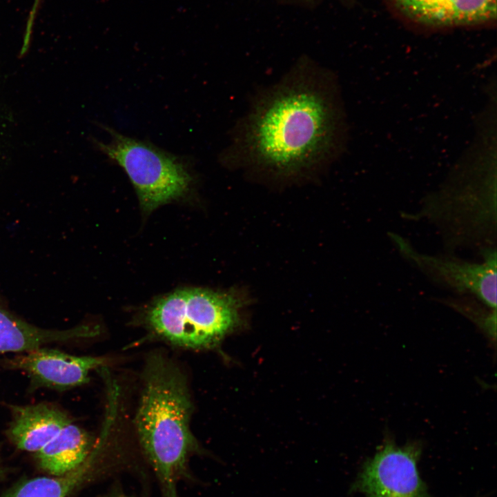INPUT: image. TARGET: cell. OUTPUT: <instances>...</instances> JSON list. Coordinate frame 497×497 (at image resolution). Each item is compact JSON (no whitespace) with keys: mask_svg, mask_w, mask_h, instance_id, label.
<instances>
[{"mask_svg":"<svg viewBox=\"0 0 497 497\" xmlns=\"http://www.w3.org/2000/svg\"><path fill=\"white\" fill-rule=\"evenodd\" d=\"M345 129L335 77L302 59L256 95L221 160L275 177H297L335 160Z\"/></svg>","mask_w":497,"mask_h":497,"instance_id":"cell-1","label":"cell"},{"mask_svg":"<svg viewBox=\"0 0 497 497\" xmlns=\"http://www.w3.org/2000/svg\"><path fill=\"white\" fill-rule=\"evenodd\" d=\"M192 402L181 371L161 353L147 360L135 418L138 438L164 497H178L177 485L198 445L190 429Z\"/></svg>","mask_w":497,"mask_h":497,"instance_id":"cell-2","label":"cell"},{"mask_svg":"<svg viewBox=\"0 0 497 497\" xmlns=\"http://www.w3.org/2000/svg\"><path fill=\"white\" fill-rule=\"evenodd\" d=\"M496 206L495 177L474 173L451 178L425 196L415 211H403L401 216L434 226L447 253L465 248L479 251L496 246Z\"/></svg>","mask_w":497,"mask_h":497,"instance_id":"cell-3","label":"cell"},{"mask_svg":"<svg viewBox=\"0 0 497 497\" xmlns=\"http://www.w3.org/2000/svg\"><path fill=\"white\" fill-rule=\"evenodd\" d=\"M244 298L232 291L185 289L167 294L148 308L149 329L172 344L193 349L215 348L244 326Z\"/></svg>","mask_w":497,"mask_h":497,"instance_id":"cell-4","label":"cell"},{"mask_svg":"<svg viewBox=\"0 0 497 497\" xmlns=\"http://www.w3.org/2000/svg\"><path fill=\"white\" fill-rule=\"evenodd\" d=\"M103 127L110 140L102 142L92 138L91 142L126 172L137 193L142 210L149 213L187 193L192 179L177 157L152 144Z\"/></svg>","mask_w":497,"mask_h":497,"instance_id":"cell-5","label":"cell"},{"mask_svg":"<svg viewBox=\"0 0 497 497\" xmlns=\"http://www.w3.org/2000/svg\"><path fill=\"white\" fill-rule=\"evenodd\" d=\"M387 234L399 254L431 282L456 295H471L496 309V246L480 250L481 261L471 262L454 253H422L406 237L394 232Z\"/></svg>","mask_w":497,"mask_h":497,"instance_id":"cell-6","label":"cell"},{"mask_svg":"<svg viewBox=\"0 0 497 497\" xmlns=\"http://www.w3.org/2000/svg\"><path fill=\"white\" fill-rule=\"evenodd\" d=\"M419 442L397 446L387 437L364 464L353 488L367 497H427L418 474Z\"/></svg>","mask_w":497,"mask_h":497,"instance_id":"cell-7","label":"cell"},{"mask_svg":"<svg viewBox=\"0 0 497 497\" xmlns=\"http://www.w3.org/2000/svg\"><path fill=\"white\" fill-rule=\"evenodd\" d=\"M106 362L101 357L74 355L41 347L6 358L3 364L26 373L32 388L63 391L88 382L90 372Z\"/></svg>","mask_w":497,"mask_h":497,"instance_id":"cell-8","label":"cell"},{"mask_svg":"<svg viewBox=\"0 0 497 497\" xmlns=\"http://www.w3.org/2000/svg\"><path fill=\"white\" fill-rule=\"evenodd\" d=\"M9 408L12 420L6 434L21 450L38 452L72 422L65 412L49 403L11 405Z\"/></svg>","mask_w":497,"mask_h":497,"instance_id":"cell-9","label":"cell"},{"mask_svg":"<svg viewBox=\"0 0 497 497\" xmlns=\"http://www.w3.org/2000/svg\"><path fill=\"white\" fill-rule=\"evenodd\" d=\"M413 19L429 24H470L496 16V0H391Z\"/></svg>","mask_w":497,"mask_h":497,"instance_id":"cell-10","label":"cell"},{"mask_svg":"<svg viewBox=\"0 0 497 497\" xmlns=\"http://www.w3.org/2000/svg\"><path fill=\"white\" fill-rule=\"evenodd\" d=\"M96 333L86 325L64 330L40 328L19 318L0 302V353H23L51 343L92 337Z\"/></svg>","mask_w":497,"mask_h":497,"instance_id":"cell-11","label":"cell"},{"mask_svg":"<svg viewBox=\"0 0 497 497\" xmlns=\"http://www.w3.org/2000/svg\"><path fill=\"white\" fill-rule=\"evenodd\" d=\"M90 450L91 440L87 432L70 422L36 454L40 466L57 476L81 465Z\"/></svg>","mask_w":497,"mask_h":497,"instance_id":"cell-12","label":"cell"},{"mask_svg":"<svg viewBox=\"0 0 497 497\" xmlns=\"http://www.w3.org/2000/svg\"><path fill=\"white\" fill-rule=\"evenodd\" d=\"M95 454L75 470L55 478L40 477L27 481L8 497H67L83 480Z\"/></svg>","mask_w":497,"mask_h":497,"instance_id":"cell-13","label":"cell"},{"mask_svg":"<svg viewBox=\"0 0 497 497\" xmlns=\"http://www.w3.org/2000/svg\"><path fill=\"white\" fill-rule=\"evenodd\" d=\"M447 305L473 321L495 343L496 309L487 307L476 298L468 295L440 298Z\"/></svg>","mask_w":497,"mask_h":497,"instance_id":"cell-14","label":"cell"},{"mask_svg":"<svg viewBox=\"0 0 497 497\" xmlns=\"http://www.w3.org/2000/svg\"><path fill=\"white\" fill-rule=\"evenodd\" d=\"M111 497H128V496H124V495H116V496H111Z\"/></svg>","mask_w":497,"mask_h":497,"instance_id":"cell-15","label":"cell"}]
</instances>
